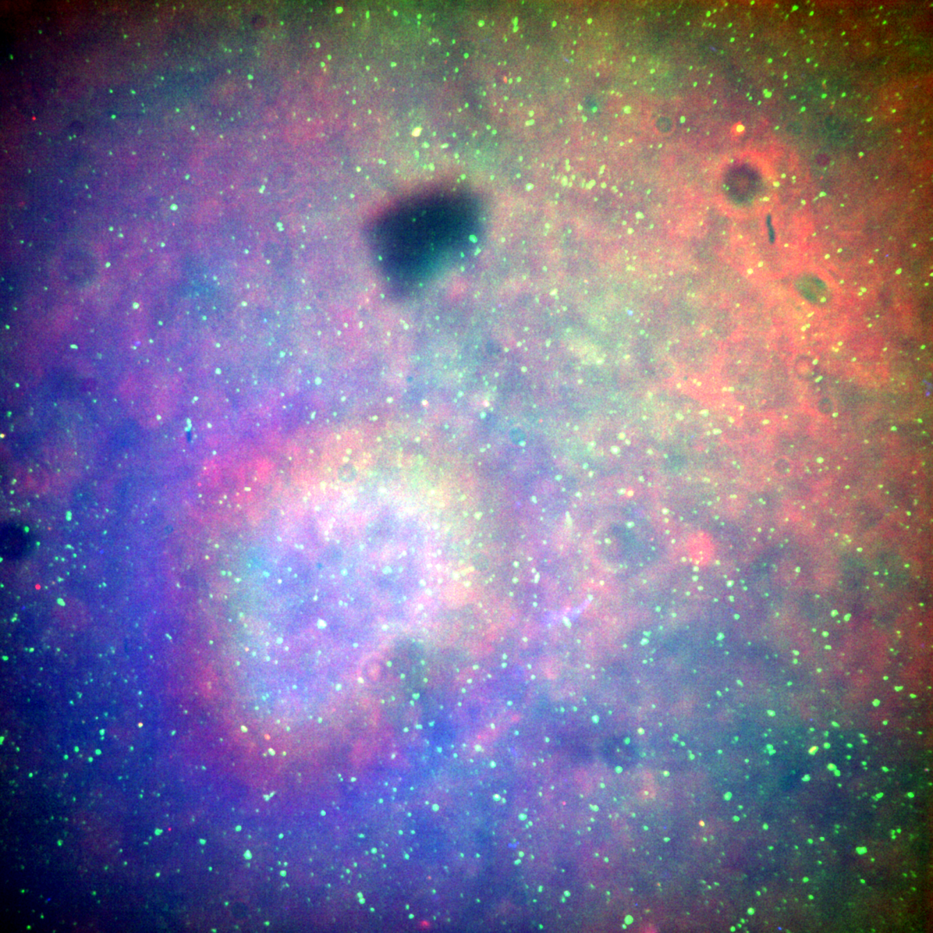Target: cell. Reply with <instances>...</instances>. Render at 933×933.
<instances>
[{
  "instance_id": "cell-1",
  "label": "cell",
  "mask_w": 933,
  "mask_h": 933,
  "mask_svg": "<svg viewBox=\"0 0 933 933\" xmlns=\"http://www.w3.org/2000/svg\"><path fill=\"white\" fill-rule=\"evenodd\" d=\"M26 541L23 531L13 527L2 531V551L9 558H19L26 550Z\"/></svg>"
},
{
  "instance_id": "cell-2",
  "label": "cell",
  "mask_w": 933,
  "mask_h": 933,
  "mask_svg": "<svg viewBox=\"0 0 933 933\" xmlns=\"http://www.w3.org/2000/svg\"><path fill=\"white\" fill-rule=\"evenodd\" d=\"M689 553L691 560L697 565L708 563L712 555V544L707 536L698 534L689 540Z\"/></svg>"
}]
</instances>
